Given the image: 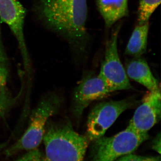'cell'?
Masks as SVG:
<instances>
[{"label":"cell","instance_id":"cell-1","mask_svg":"<svg viewBox=\"0 0 161 161\" xmlns=\"http://www.w3.org/2000/svg\"><path fill=\"white\" fill-rule=\"evenodd\" d=\"M33 10L40 23L65 40L76 56L87 54L91 43L87 0H34Z\"/></svg>","mask_w":161,"mask_h":161},{"label":"cell","instance_id":"cell-2","mask_svg":"<svg viewBox=\"0 0 161 161\" xmlns=\"http://www.w3.org/2000/svg\"><path fill=\"white\" fill-rule=\"evenodd\" d=\"M49 161H84L89 141L73 128L70 122L48 121L43 140Z\"/></svg>","mask_w":161,"mask_h":161},{"label":"cell","instance_id":"cell-3","mask_svg":"<svg viewBox=\"0 0 161 161\" xmlns=\"http://www.w3.org/2000/svg\"><path fill=\"white\" fill-rule=\"evenodd\" d=\"M61 103V99L54 93L43 97L32 112L27 130L21 138L5 150L4 154L10 156L24 150L38 149L43 140L47 124L59 111Z\"/></svg>","mask_w":161,"mask_h":161},{"label":"cell","instance_id":"cell-4","mask_svg":"<svg viewBox=\"0 0 161 161\" xmlns=\"http://www.w3.org/2000/svg\"><path fill=\"white\" fill-rule=\"evenodd\" d=\"M128 126L125 130L110 137L103 136L93 141L92 161H115L132 153L149 138Z\"/></svg>","mask_w":161,"mask_h":161},{"label":"cell","instance_id":"cell-5","mask_svg":"<svg viewBox=\"0 0 161 161\" xmlns=\"http://www.w3.org/2000/svg\"><path fill=\"white\" fill-rule=\"evenodd\" d=\"M138 103L131 97L119 101L103 102L96 105L88 117L86 136L89 141H94L103 136L123 112Z\"/></svg>","mask_w":161,"mask_h":161},{"label":"cell","instance_id":"cell-6","mask_svg":"<svg viewBox=\"0 0 161 161\" xmlns=\"http://www.w3.org/2000/svg\"><path fill=\"white\" fill-rule=\"evenodd\" d=\"M121 26L119 24L115 27L107 41L98 75L112 92L132 89L118 53L117 43Z\"/></svg>","mask_w":161,"mask_h":161},{"label":"cell","instance_id":"cell-7","mask_svg":"<svg viewBox=\"0 0 161 161\" xmlns=\"http://www.w3.org/2000/svg\"><path fill=\"white\" fill-rule=\"evenodd\" d=\"M26 9L19 0H0L1 23L9 27L17 41L25 69H30V59L24 35Z\"/></svg>","mask_w":161,"mask_h":161},{"label":"cell","instance_id":"cell-8","mask_svg":"<svg viewBox=\"0 0 161 161\" xmlns=\"http://www.w3.org/2000/svg\"><path fill=\"white\" fill-rule=\"evenodd\" d=\"M112 92L98 75L85 76L75 88L72 99V112L75 119L79 121L90 104L105 98Z\"/></svg>","mask_w":161,"mask_h":161},{"label":"cell","instance_id":"cell-9","mask_svg":"<svg viewBox=\"0 0 161 161\" xmlns=\"http://www.w3.org/2000/svg\"><path fill=\"white\" fill-rule=\"evenodd\" d=\"M129 126L141 133L148 131L160 121L161 117L160 90L149 91L143 97Z\"/></svg>","mask_w":161,"mask_h":161},{"label":"cell","instance_id":"cell-10","mask_svg":"<svg viewBox=\"0 0 161 161\" xmlns=\"http://www.w3.org/2000/svg\"><path fill=\"white\" fill-rule=\"evenodd\" d=\"M9 60L2 39L0 28V116H4L15 103L16 98L13 97L8 87Z\"/></svg>","mask_w":161,"mask_h":161},{"label":"cell","instance_id":"cell-11","mask_svg":"<svg viewBox=\"0 0 161 161\" xmlns=\"http://www.w3.org/2000/svg\"><path fill=\"white\" fill-rule=\"evenodd\" d=\"M126 73L128 78L146 87L149 91L160 90L158 80L154 77L146 60L139 57L133 58L127 64Z\"/></svg>","mask_w":161,"mask_h":161},{"label":"cell","instance_id":"cell-12","mask_svg":"<svg viewBox=\"0 0 161 161\" xmlns=\"http://www.w3.org/2000/svg\"><path fill=\"white\" fill-rule=\"evenodd\" d=\"M96 5L107 29L129 14L128 0H96Z\"/></svg>","mask_w":161,"mask_h":161},{"label":"cell","instance_id":"cell-13","mask_svg":"<svg viewBox=\"0 0 161 161\" xmlns=\"http://www.w3.org/2000/svg\"><path fill=\"white\" fill-rule=\"evenodd\" d=\"M149 28V22L136 26L127 43L125 54L136 58L146 53Z\"/></svg>","mask_w":161,"mask_h":161},{"label":"cell","instance_id":"cell-14","mask_svg":"<svg viewBox=\"0 0 161 161\" xmlns=\"http://www.w3.org/2000/svg\"><path fill=\"white\" fill-rule=\"evenodd\" d=\"M161 2V0H139L137 12L138 25L149 22L153 14L160 5Z\"/></svg>","mask_w":161,"mask_h":161},{"label":"cell","instance_id":"cell-15","mask_svg":"<svg viewBox=\"0 0 161 161\" xmlns=\"http://www.w3.org/2000/svg\"><path fill=\"white\" fill-rule=\"evenodd\" d=\"M12 161H49L45 153L38 149L28 151L20 158Z\"/></svg>","mask_w":161,"mask_h":161},{"label":"cell","instance_id":"cell-16","mask_svg":"<svg viewBox=\"0 0 161 161\" xmlns=\"http://www.w3.org/2000/svg\"><path fill=\"white\" fill-rule=\"evenodd\" d=\"M117 161H161L160 157H145L132 153L121 157Z\"/></svg>","mask_w":161,"mask_h":161},{"label":"cell","instance_id":"cell-17","mask_svg":"<svg viewBox=\"0 0 161 161\" xmlns=\"http://www.w3.org/2000/svg\"><path fill=\"white\" fill-rule=\"evenodd\" d=\"M153 149L158 153L159 154L161 153V135L160 133H159L153 140L152 143Z\"/></svg>","mask_w":161,"mask_h":161}]
</instances>
